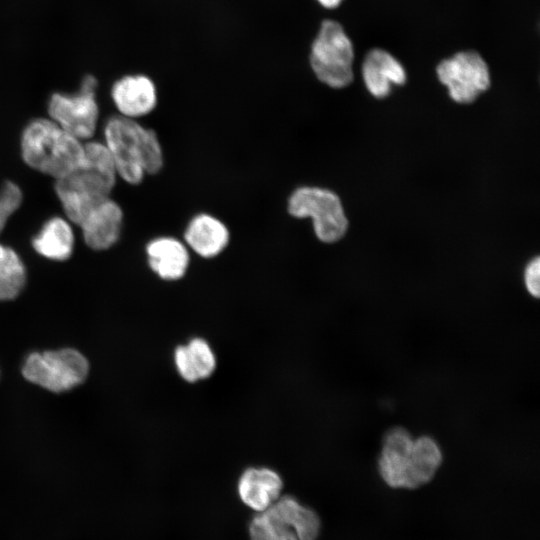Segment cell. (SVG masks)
I'll return each mask as SVG.
<instances>
[{
	"label": "cell",
	"instance_id": "obj_1",
	"mask_svg": "<svg viewBox=\"0 0 540 540\" xmlns=\"http://www.w3.org/2000/svg\"><path fill=\"white\" fill-rule=\"evenodd\" d=\"M442 461L441 447L434 438H415L405 428L394 427L383 437L377 465L386 485L412 490L429 483Z\"/></svg>",
	"mask_w": 540,
	"mask_h": 540
},
{
	"label": "cell",
	"instance_id": "obj_2",
	"mask_svg": "<svg viewBox=\"0 0 540 540\" xmlns=\"http://www.w3.org/2000/svg\"><path fill=\"white\" fill-rule=\"evenodd\" d=\"M84 148L82 164L55 182L66 217L77 225L93 207L110 197L118 176L104 143L87 142Z\"/></svg>",
	"mask_w": 540,
	"mask_h": 540
},
{
	"label": "cell",
	"instance_id": "obj_3",
	"mask_svg": "<svg viewBox=\"0 0 540 540\" xmlns=\"http://www.w3.org/2000/svg\"><path fill=\"white\" fill-rule=\"evenodd\" d=\"M104 137L117 175L127 183L140 184L146 174H157L163 168L164 155L156 132L135 119L121 115L109 118Z\"/></svg>",
	"mask_w": 540,
	"mask_h": 540
},
{
	"label": "cell",
	"instance_id": "obj_4",
	"mask_svg": "<svg viewBox=\"0 0 540 540\" xmlns=\"http://www.w3.org/2000/svg\"><path fill=\"white\" fill-rule=\"evenodd\" d=\"M21 154L28 166L58 180L82 164L85 148L50 118H37L22 132Z\"/></svg>",
	"mask_w": 540,
	"mask_h": 540
},
{
	"label": "cell",
	"instance_id": "obj_5",
	"mask_svg": "<svg viewBox=\"0 0 540 540\" xmlns=\"http://www.w3.org/2000/svg\"><path fill=\"white\" fill-rule=\"evenodd\" d=\"M354 47L342 24L324 19L312 39L308 62L314 76L324 85L341 89L354 78Z\"/></svg>",
	"mask_w": 540,
	"mask_h": 540
},
{
	"label": "cell",
	"instance_id": "obj_6",
	"mask_svg": "<svg viewBox=\"0 0 540 540\" xmlns=\"http://www.w3.org/2000/svg\"><path fill=\"white\" fill-rule=\"evenodd\" d=\"M287 211L294 218H310L316 237L324 243L339 241L348 229V219L339 196L326 188L298 187L288 198Z\"/></svg>",
	"mask_w": 540,
	"mask_h": 540
},
{
	"label": "cell",
	"instance_id": "obj_7",
	"mask_svg": "<svg viewBox=\"0 0 540 540\" xmlns=\"http://www.w3.org/2000/svg\"><path fill=\"white\" fill-rule=\"evenodd\" d=\"M88 372L87 359L72 348L30 353L22 365L25 379L55 393L80 385Z\"/></svg>",
	"mask_w": 540,
	"mask_h": 540
},
{
	"label": "cell",
	"instance_id": "obj_8",
	"mask_svg": "<svg viewBox=\"0 0 540 540\" xmlns=\"http://www.w3.org/2000/svg\"><path fill=\"white\" fill-rule=\"evenodd\" d=\"M97 88V78L87 74L76 93H53L47 105L49 118L77 139H90L96 131L100 113Z\"/></svg>",
	"mask_w": 540,
	"mask_h": 540
},
{
	"label": "cell",
	"instance_id": "obj_9",
	"mask_svg": "<svg viewBox=\"0 0 540 540\" xmlns=\"http://www.w3.org/2000/svg\"><path fill=\"white\" fill-rule=\"evenodd\" d=\"M436 73L447 87L450 98L460 104L472 103L491 84L488 65L475 50L460 51L443 59L437 65Z\"/></svg>",
	"mask_w": 540,
	"mask_h": 540
},
{
	"label": "cell",
	"instance_id": "obj_10",
	"mask_svg": "<svg viewBox=\"0 0 540 540\" xmlns=\"http://www.w3.org/2000/svg\"><path fill=\"white\" fill-rule=\"evenodd\" d=\"M110 96L119 115L135 120L152 113L159 98L154 79L140 72L117 78L111 86Z\"/></svg>",
	"mask_w": 540,
	"mask_h": 540
},
{
	"label": "cell",
	"instance_id": "obj_11",
	"mask_svg": "<svg viewBox=\"0 0 540 540\" xmlns=\"http://www.w3.org/2000/svg\"><path fill=\"white\" fill-rule=\"evenodd\" d=\"M78 226L89 248L107 250L119 240L123 211L118 203L109 197L93 207Z\"/></svg>",
	"mask_w": 540,
	"mask_h": 540
},
{
	"label": "cell",
	"instance_id": "obj_12",
	"mask_svg": "<svg viewBox=\"0 0 540 540\" xmlns=\"http://www.w3.org/2000/svg\"><path fill=\"white\" fill-rule=\"evenodd\" d=\"M361 73L367 90L378 99L387 97L392 85H403L407 79L403 65L391 53L381 48L367 52Z\"/></svg>",
	"mask_w": 540,
	"mask_h": 540
},
{
	"label": "cell",
	"instance_id": "obj_13",
	"mask_svg": "<svg viewBox=\"0 0 540 540\" xmlns=\"http://www.w3.org/2000/svg\"><path fill=\"white\" fill-rule=\"evenodd\" d=\"M230 232L217 217L200 213L187 224L184 231V243L202 258H214L228 246Z\"/></svg>",
	"mask_w": 540,
	"mask_h": 540
},
{
	"label": "cell",
	"instance_id": "obj_14",
	"mask_svg": "<svg viewBox=\"0 0 540 540\" xmlns=\"http://www.w3.org/2000/svg\"><path fill=\"white\" fill-rule=\"evenodd\" d=\"M150 269L161 279L180 280L190 264V254L185 243L171 236L152 239L146 246Z\"/></svg>",
	"mask_w": 540,
	"mask_h": 540
},
{
	"label": "cell",
	"instance_id": "obj_15",
	"mask_svg": "<svg viewBox=\"0 0 540 540\" xmlns=\"http://www.w3.org/2000/svg\"><path fill=\"white\" fill-rule=\"evenodd\" d=\"M282 488L281 476L266 467L246 469L237 484L242 502L257 512L269 508L280 497Z\"/></svg>",
	"mask_w": 540,
	"mask_h": 540
},
{
	"label": "cell",
	"instance_id": "obj_16",
	"mask_svg": "<svg viewBox=\"0 0 540 540\" xmlns=\"http://www.w3.org/2000/svg\"><path fill=\"white\" fill-rule=\"evenodd\" d=\"M174 363L179 375L189 383L209 378L216 369V357L210 344L195 337L174 351Z\"/></svg>",
	"mask_w": 540,
	"mask_h": 540
},
{
	"label": "cell",
	"instance_id": "obj_17",
	"mask_svg": "<svg viewBox=\"0 0 540 540\" xmlns=\"http://www.w3.org/2000/svg\"><path fill=\"white\" fill-rule=\"evenodd\" d=\"M33 249L41 256L55 261L68 259L74 249V234L69 222L53 217L44 223L32 239Z\"/></svg>",
	"mask_w": 540,
	"mask_h": 540
},
{
	"label": "cell",
	"instance_id": "obj_18",
	"mask_svg": "<svg viewBox=\"0 0 540 540\" xmlns=\"http://www.w3.org/2000/svg\"><path fill=\"white\" fill-rule=\"evenodd\" d=\"M296 534L298 540H316L321 530L317 513L292 496L279 497L269 507Z\"/></svg>",
	"mask_w": 540,
	"mask_h": 540
},
{
	"label": "cell",
	"instance_id": "obj_19",
	"mask_svg": "<svg viewBox=\"0 0 540 540\" xmlns=\"http://www.w3.org/2000/svg\"><path fill=\"white\" fill-rule=\"evenodd\" d=\"M26 283V269L19 255L0 243V301L16 298Z\"/></svg>",
	"mask_w": 540,
	"mask_h": 540
},
{
	"label": "cell",
	"instance_id": "obj_20",
	"mask_svg": "<svg viewBox=\"0 0 540 540\" xmlns=\"http://www.w3.org/2000/svg\"><path fill=\"white\" fill-rule=\"evenodd\" d=\"M249 534L251 540H298L294 531L270 508L252 518Z\"/></svg>",
	"mask_w": 540,
	"mask_h": 540
},
{
	"label": "cell",
	"instance_id": "obj_21",
	"mask_svg": "<svg viewBox=\"0 0 540 540\" xmlns=\"http://www.w3.org/2000/svg\"><path fill=\"white\" fill-rule=\"evenodd\" d=\"M21 202L20 187L11 181H6L0 188V233L10 216L20 207Z\"/></svg>",
	"mask_w": 540,
	"mask_h": 540
},
{
	"label": "cell",
	"instance_id": "obj_22",
	"mask_svg": "<svg viewBox=\"0 0 540 540\" xmlns=\"http://www.w3.org/2000/svg\"><path fill=\"white\" fill-rule=\"evenodd\" d=\"M524 284L528 293L538 298L540 294V260L535 257L531 260L524 271Z\"/></svg>",
	"mask_w": 540,
	"mask_h": 540
},
{
	"label": "cell",
	"instance_id": "obj_23",
	"mask_svg": "<svg viewBox=\"0 0 540 540\" xmlns=\"http://www.w3.org/2000/svg\"><path fill=\"white\" fill-rule=\"evenodd\" d=\"M322 8L333 10L338 8L344 0H315Z\"/></svg>",
	"mask_w": 540,
	"mask_h": 540
}]
</instances>
